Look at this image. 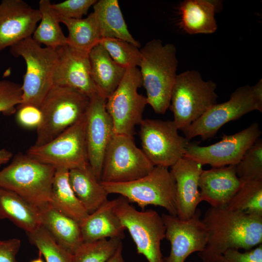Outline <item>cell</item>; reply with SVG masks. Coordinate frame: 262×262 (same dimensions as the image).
<instances>
[{"mask_svg": "<svg viewBox=\"0 0 262 262\" xmlns=\"http://www.w3.org/2000/svg\"><path fill=\"white\" fill-rule=\"evenodd\" d=\"M207 242L198 256L212 262L230 249L248 250L262 244V216L210 207L202 219Z\"/></svg>", "mask_w": 262, "mask_h": 262, "instance_id": "1", "label": "cell"}, {"mask_svg": "<svg viewBox=\"0 0 262 262\" xmlns=\"http://www.w3.org/2000/svg\"><path fill=\"white\" fill-rule=\"evenodd\" d=\"M139 67L147 104L158 114H164L170 104L177 75L178 60L175 45H164L160 39L148 42L140 49Z\"/></svg>", "mask_w": 262, "mask_h": 262, "instance_id": "2", "label": "cell"}, {"mask_svg": "<svg viewBox=\"0 0 262 262\" xmlns=\"http://www.w3.org/2000/svg\"><path fill=\"white\" fill-rule=\"evenodd\" d=\"M10 52L14 57H22L26 66L21 85L22 101L17 107L32 105L40 109L53 86L58 60L56 49L42 47L30 37L10 47Z\"/></svg>", "mask_w": 262, "mask_h": 262, "instance_id": "3", "label": "cell"}, {"mask_svg": "<svg viewBox=\"0 0 262 262\" xmlns=\"http://www.w3.org/2000/svg\"><path fill=\"white\" fill-rule=\"evenodd\" d=\"M55 171L53 166L19 153L0 171V187L39 208L49 202Z\"/></svg>", "mask_w": 262, "mask_h": 262, "instance_id": "4", "label": "cell"}, {"mask_svg": "<svg viewBox=\"0 0 262 262\" xmlns=\"http://www.w3.org/2000/svg\"><path fill=\"white\" fill-rule=\"evenodd\" d=\"M89 102V98L75 89L53 85L40 106L42 120L33 145L50 142L80 120L85 115Z\"/></svg>", "mask_w": 262, "mask_h": 262, "instance_id": "5", "label": "cell"}, {"mask_svg": "<svg viewBox=\"0 0 262 262\" xmlns=\"http://www.w3.org/2000/svg\"><path fill=\"white\" fill-rule=\"evenodd\" d=\"M216 84L204 81L198 71L187 70L177 75L169 108L173 120L182 131L217 103Z\"/></svg>", "mask_w": 262, "mask_h": 262, "instance_id": "6", "label": "cell"}, {"mask_svg": "<svg viewBox=\"0 0 262 262\" xmlns=\"http://www.w3.org/2000/svg\"><path fill=\"white\" fill-rule=\"evenodd\" d=\"M100 183L108 194H119L143 211L148 205L158 206L177 216L175 181L168 168L154 166L146 175L128 182Z\"/></svg>", "mask_w": 262, "mask_h": 262, "instance_id": "7", "label": "cell"}, {"mask_svg": "<svg viewBox=\"0 0 262 262\" xmlns=\"http://www.w3.org/2000/svg\"><path fill=\"white\" fill-rule=\"evenodd\" d=\"M255 110L262 112V79L253 86L238 87L228 101L213 105L182 131L188 141L197 136L206 140L227 123Z\"/></svg>", "mask_w": 262, "mask_h": 262, "instance_id": "8", "label": "cell"}, {"mask_svg": "<svg viewBox=\"0 0 262 262\" xmlns=\"http://www.w3.org/2000/svg\"><path fill=\"white\" fill-rule=\"evenodd\" d=\"M115 211L134 242L137 253L148 262H164L161 249L165 238V228L161 215L155 211H138L125 197L115 198Z\"/></svg>", "mask_w": 262, "mask_h": 262, "instance_id": "9", "label": "cell"}, {"mask_svg": "<svg viewBox=\"0 0 262 262\" xmlns=\"http://www.w3.org/2000/svg\"><path fill=\"white\" fill-rule=\"evenodd\" d=\"M142 85L138 67L127 68L120 83L106 99V108L113 122L114 133L133 136L135 127L144 119L147 99L138 93Z\"/></svg>", "mask_w": 262, "mask_h": 262, "instance_id": "10", "label": "cell"}, {"mask_svg": "<svg viewBox=\"0 0 262 262\" xmlns=\"http://www.w3.org/2000/svg\"><path fill=\"white\" fill-rule=\"evenodd\" d=\"M154 167L137 147L133 136L114 133L104 156L100 181L133 180L146 175Z\"/></svg>", "mask_w": 262, "mask_h": 262, "instance_id": "11", "label": "cell"}, {"mask_svg": "<svg viewBox=\"0 0 262 262\" xmlns=\"http://www.w3.org/2000/svg\"><path fill=\"white\" fill-rule=\"evenodd\" d=\"M85 125L86 115L50 142L32 146L26 154L56 169L83 167L88 164Z\"/></svg>", "mask_w": 262, "mask_h": 262, "instance_id": "12", "label": "cell"}, {"mask_svg": "<svg viewBox=\"0 0 262 262\" xmlns=\"http://www.w3.org/2000/svg\"><path fill=\"white\" fill-rule=\"evenodd\" d=\"M140 125L141 149L154 166L171 167L183 157L189 141L173 120L145 119Z\"/></svg>", "mask_w": 262, "mask_h": 262, "instance_id": "13", "label": "cell"}, {"mask_svg": "<svg viewBox=\"0 0 262 262\" xmlns=\"http://www.w3.org/2000/svg\"><path fill=\"white\" fill-rule=\"evenodd\" d=\"M261 133L258 123L254 122L235 134H223L220 141L213 145L200 146L189 143L183 157L212 167L236 165Z\"/></svg>", "mask_w": 262, "mask_h": 262, "instance_id": "14", "label": "cell"}, {"mask_svg": "<svg viewBox=\"0 0 262 262\" xmlns=\"http://www.w3.org/2000/svg\"><path fill=\"white\" fill-rule=\"evenodd\" d=\"M165 228V238L171 246L164 262H185L192 253L203 250L207 242V231L197 209L194 215L182 220L169 214L161 215Z\"/></svg>", "mask_w": 262, "mask_h": 262, "instance_id": "15", "label": "cell"}, {"mask_svg": "<svg viewBox=\"0 0 262 262\" xmlns=\"http://www.w3.org/2000/svg\"><path fill=\"white\" fill-rule=\"evenodd\" d=\"M106 101L98 94L92 97L86 114L85 140L88 164L100 181L105 152L114 134Z\"/></svg>", "mask_w": 262, "mask_h": 262, "instance_id": "16", "label": "cell"}, {"mask_svg": "<svg viewBox=\"0 0 262 262\" xmlns=\"http://www.w3.org/2000/svg\"><path fill=\"white\" fill-rule=\"evenodd\" d=\"M56 50L53 85L72 88L90 98L98 94L91 76L89 53L67 44Z\"/></svg>", "mask_w": 262, "mask_h": 262, "instance_id": "17", "label": "cell"}, {"mask_svg": "<svg viewBox=\"0 0 262 262\" xmlns=\"http://www.w3.org/2000/svg\"><path fill=\"white\" fill-rule=\"evenodd\" d=\"M41 19L38 9L22 0H3L0 3V51L32 37Z\"/></svg>", "mask_w": 262, "mask_h": 262, "instance_id": "18", "label": "cell"}, {"mask_svg": "<svg viewBox=\"0 0 262 262\" xmlns=\"http://www.w3.org/2000/svg\"><path fill=\"white\" fill-rule=\"evenodd\" d=\"M202 166L194 160L183 157L171 167L176 184L177 216L180 220L192 217L202 202L199 180Z\"/></svg>", "mask_w": 262, "mask_h": 262, "instance_id": "19", "label": "cell"}, {"mask_svg": "<svg viewBox=\"0 0 262 262\" xmlns=\"http://www.w3.org/2000/svg\"><path fill=\"white\" fill-rule=\"evenodd\" d=\"M242 181L234 165L203 170L199 180L202 201H206L212 207L225 208Z\"/></svg>", "mask_w": 262, "mask_h": 262, "instance_id": "20", "label": "cell"}, {"mask_svg": "<svg viewBox=\"0 0 262 262\" xmlns=\"http://www.w3.org/2000/svg\"><path fill=\"white\" fill-rule=\"evenodd\" d=\"M115 199L108 200L80 223L83 242L124 237L125 228L115 211Z\"/></svg>", "mask_w": 262, "mask_h": 262, "instance_id": "21", "label": "cell"}, {"mask_svg": "<svg viewBox=\"0 0 262 262\" xmlns=\"http://www.w3.org/2000/svg\"><path fill=\"white\" fill-rule=\"evenodd\" d=\"M220 2L214 0H185L178 7L179 25L190 34H209L217 29L215 14Z\"/></svg>", "mask_w": 262, "mask_h": 262, "instance_id": "22", "label": "cell"}, {"mask_svg": "<svg viewBox=\"0 0 262 262\" xmlns=\"http://www.w3.org/2000/svg\"><path fill=\"white\" fill-rule=\"evenodd\" d=\"M91 76L98 93L107 99L117 88L126 68L116 63L100 44L89 53Z\"/></svg>", "mask_w": 262, "mask_h": 262, "instance_id": "23", "label": "cell"}, {"mask_svg": "<svg viewBox=\"0 0 262 262\" xmlns=\"http://www.w3.org/2000/svg\"><path fill=\"white\" fill-rule=\"evenodd\" d=\"M39 209L41 226L58 244L73 255L83 243L80 223L49 203Z\"/></svg>", "mask_w": 262, "mask_h": 262, "instance_id": "24", "label": "cell"}, {"mask_svg": "<svg viewBox=\"0 0 262 262\" xmlns=\"http://www.w3.org/2000/svg\"><path fill=\"white\" fill-rule=\"evenodd\" d=\"M8 219L26 233L41 226L38 208L15 193L0 187V220Z\"/></svg>", "mask_w": 262, "mask_h": 262, "instance_id": "25", "label": "cell"}, {"mask_svg": "<svg viewBox=\"0 0 262 262\" xmlns=\"http://www.w3.org/2000/svg\"><path fill=\"white\" fill-rule=\"evenodd\" d=\"M69 180L74 194L89 214L108 200L109 194L89 164L83 167L69 170Z\"/></svg>", "mask_w": 262, "mask_h": 262, "instance_id": "26", "label": "cell"}, {"mask_svg": "<svg viewBox=\"0 0 262 262\" xmlns=\"http://www.w3.org/2000/svg\"><path fill=\"white\" fill-rule=\"evenodd\" d=\"M93 6L101 38H118L140 47L128 30L118 0H97Z\"/></svg>", "mask_w": 262, "mask_h": 262, "instance_id": "27", "label": "cell"}, {"mask_svg": "<svg viewBox=\"0 0 262 262\" xmlns=\"http://www.w3.org/2000/svg\"><path fill=\"white\" fill-rule=\"evenodd\" d=\"M49 204L79 223L89 215L71 188L66 169H56Z\"/></svg>", "mask_w": 262, "mask_h": 262, "instance_id": "28", "label": "cell"}, {"mask_svg": "<svg viewBox=\"0 0 262 262\" xmlns=\"http://www.w3.org/2000/svg\"><path fill=\"white\" fill-rule=\"evenodd\" d=\"M58 17L60 22L65 24L68 30L67 45L89 53L99 44L101 38L93 12L84 18H68L59 15Z\"/></svg>", "mask_w": 262, "mask_h": 262, "instance_id": "29", "label": "cell"}, {"mask_svg": "<svg viewBox=\"0 0 262 262\" xmlns=\"http://www.w3.org/2000/svg\"><path fill=\"white\" fill-rule=\"evenodd\" d=\"M49 0H41L39 2L41 19L32 36L37 43L46 47L57 49L67 44L60 25L58 15L51 7Z\"/></svg>", "mask_w": 262, "mask_h": 262, "instance_id": "30", "label": "cell"}, {"mask_svg": "<svg viewBox=\"0 0 262 262\" xmlns=\"http://www.w3.org/2000/svg\"><path fill=\"white\" fill-rule=\"evenodd\" d=\"M225 208L262 216V180L243 181Z\"/></svg>", "mask_w": 262, "mask_h": 262, "instance_id": "31", "label": "cell"}, {"mask_svg": "<svg viewBox=\"0 0 262 262\" xmlns=\"http://www.w3.org/2000/svg\"><path fill=\"white\" fill-rule=\"evenodd\" d=\"M27 234L31 243L38 248L46 262H73V255L58 244L42 226Z\"/></svg>", "mask_w": 262, "mask_h": 262, "instance_id": "32", "label": "cell"}, {"mask_svg": "<svg viewBox=\"0 0 262 262\" xmlns=\"http://www.w3.org/2000/svg\"><path fill=\"white\" fill-rule=\"evenodd\" d=\"M122 244L119 238L83 242L73 254V262H107Z\"/></svg>", "mask_w": 262, "mask_h": 262, "instance_id": "33", "label": "cell"}, {"mask_svg": "<svg viewBox=\"0 0 262 262\" xmlns=\"http://www.w3.org/2000/svg\"><path fill=\"white\" fill-rule=\"evenodd\" d=\"M99 43L118 65L126 68L139 66L142 55L138 47L115 38H101Z\"/></svg>", "mask_w": 262, "mask_h": 262, "instance_id": "34", "label": "cell"}, {"mask_svg": "<svg viewBox=\"0 0 262 262\" xmlns=\"http://www.w3.org/2000/svg\"><path fill=\"white\" fill-rule=\"evenodd\" d=\"M238 177L243 181L262 180V140L258 138L235 165Z\"/></svg>", "mask_w": 262, "mask_h": 262, "instance_id": "35", "label": "cell"}, {"mask_svg": "<svg viewBox=\"0 0 262 262\" xmlns=\"http://www.w3.org/2000/svg\"><path fill=\"white\" fill-rule=\"evenodd\" d=\"M21 86L12 81L0 80V113L11 115L16 112L22 101Z\"/></svg>", "mask_w": 262, "mask_h": 262, "instance_id": "36", "label": "cell"}, {"mask_svg": "<svg viewBox=\"0 0 262 262\" xmlns=\"http://www.w3.org/2000/svg\"><path fill=\"white\" fill-rule=\"evenodd\" d=\"M96 0H67L51 4L58 15L68 18L81 19L87 14L90 8L97 2Z\"/></svg>", "mask_w": 262, "mask_h": 262, "instance_id": "37", "label": "cell"}, {"mask_svg": "<svg viewBox=\"0 0 262 262\" xmlns=\"http://www.w3.org/2000/svg\"><path fill=\"white\" fill-rule=\"evenodd\" d=\"M212 262H262V244L245 252L228 249Z\"/></svg>", "mask_w": 262, "mask_h": 262, "instance_id": "38", "label": "cell"}, {"mask_svg": "<svg viewBox=\"0 0 262 262\" xmlns=\"http://www.w3.org/2000/svg\"><path fill=\"white\" fill-rule=\"evenodd\" d=\"M16 118L23 126L29 128H37L42 120L40 109L32 105L17 107Z\"/></svg>", "mask_w": 262, "mask_h": 262, "instance_id": "39", "label": "cell"}, {"mask_svg": "<svg viewBox=\"0 0 262 262\" xmlns=\"http://www.w3.org/2000/svg\"><path fill=\"white\" fill-rule=\"evenodd\" d=\"M21 246L17 238L0 240V262H18L16 259Z\"/></svg>", "mask_w": 262, "mask_h": 262, "instance_id": "40", "label": "cell"}, {"mask_svg": "<svg viewBox=\"0 0 262 262\" xmlns=\"http://www.w3.org/2000/svg\"><path fill=\"white\" fill-rule=\"evenodd\" d=\"M12 153L4 148L0 149V166L7 163L12 158Z\"/></svg>", "mask_w": 262, "mask_h": 262, "instance_id": "41", "label": "cell"}, {"mask_svg": "<svg viewBox=\"0 0 262 262\" xmlns=\"http://www.w3.org/2000/svg\"><path fill=\"white\" fill-rule=\"evenodd\" d=\"M122 244L118 247L114 255L107 262H125L122 257Z\"/></svg>", "mask_w": 262, "mask_h": 262, "instance_id": "42", "label": "cell"}, {"mask_svg": "<svg viewBox=\"0 0 262 262\" xmlns=\"http://www.w3.org/2000/svg\"><path fill=\"white\" fill-rule=\"evenodd\" d=\"M31 262H44L43 261V260H42L41 257H40V256L38 258H37L35 260H33L32 261H31Z\"/></svg>", "mask_w": 262, "mask_h": 262, "instance_id": "43", "label": "cell"}, {"mask_svg": "<svg viewBox=\"0 0 262 262\" xmlns=\"http://www.w3.org/2000/svg\"><path fill=\"white\" fill-rule=\"evenodd\" d=\"M187 262H192V261H188Z\"/></svg>", "mask_w": 262, "mask_h": 262, "instance_id": "44", "label": "cell"}]
</instances>
